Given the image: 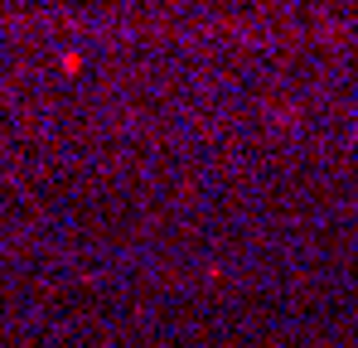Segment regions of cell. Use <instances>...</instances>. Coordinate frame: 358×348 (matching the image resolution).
<instances>
[{"instance_id": "obj_1", "label": "cell", "mask_w": 358, "mask_h": 348, "mask_svg": "<svg viewBox=\"0 0 358 348\" xmlns=\"http://www.w3.org/2000/svg\"><path fill=\"white\" fill-rule=\"evenodd\" d=\"M83 68V54H63V73H78Z\"/></svg>"}]
</instances>
